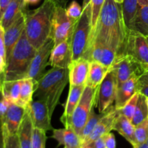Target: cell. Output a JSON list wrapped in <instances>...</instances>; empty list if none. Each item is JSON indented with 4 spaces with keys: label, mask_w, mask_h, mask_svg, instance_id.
I'll list each match as a JSON object with an SVG mask.
<instances>
[{
    "label": "cell",
    "mask_w": 148,
    "mask_h": 148,
    "mask_svg": "<svg viewBox=\"0 0 148 148\" xmlns=\"http://www.w3.org/2000/svg\"></svg>",
    "instance_id": "cell-57"
},
{
    "label": "cell",
    "mask_w": 148,
    "mask_h": 148,
    "mask_svg": "<svg viewBox=\"0 0 148 148\" xmlns=\"http://www.w3.org/2000/svg\"><path fill=\"white\" fill-rule=\"evenodd\" d=\"M123 1H124V0H115V1H116L117 3H119V4H122Z\"/></svg>",
    "instance_id": "cell-50"
},
{
    "label": "cell",
    "mask_w": 148,
    "mask_h": 148,
    "mask_svg": "<svg viewBox=\"0 0 148 148\" xmlns=\"http://www.w3.org/2000/svg\"><path fill=\"white\" fill-rule=\"evenodd\" d=\"M129 31L123 17L121 4L115 0H105L96 27L91 35L88 51L93 43H98L111 48L117 55L123 54Z\"/></svg>",
    "instance_id": "cell-1"
},
{
    "label": "cell",
    "mask_w": 148,
    "mask_h": 148,
    "mask_svg": "<svg viewBox=\"0 0 148 148\" xmlns=\"http://www.w3.org/2000/svg\"><path fill=\"white\" fill-rule=\"evenodd\" d=\"M117 56V53L115 50L108 46H104L103 49L102 56L99 63L103 64L106 67L111 68L115 61L116 57Z\"/></svg>",
    "instance_id": "cell-33"
},
{
    "label": "cell",
    "mask_w": 148,
    "mask_h": 148,
    "mask_svg": "<svg viewBox=\"0 0 148 148\" xmlns=\"http://www.w3.org/2000/svg\"><path fill=\"white\" fill-rule=\"evenodd\" d=\"M90 145H92L94 148H106V147L105 143H104V140L102 137H100L99 139L96 140L95 141H94L93 143H92L91 144H90Z\"/></svg>",
    "instance_id": "cell-41"
},
{
    "label": "cell",
    "mask_w": 148,
    "mask_h": 148,
    "mask_svg": "<svg viewBox=\"0 0 148 148\" xmlns=\"http://www.w3.org/2000/svg\"><path fill=\"white\" fill-rule=\"evenodd\" d=\"M147 145H148V139H147Z\"/></svg>",
    "instance_id": "cell-54"
},
{
    "label": "cell",
    "mask_w": 148,
    "mask_h": 148,
    "mask_svg": "<svg viewBox=\"0 0 148 148\" xmlns=\"http://www.w3.org/2000/svg\"><path fill=\"white\" fill-rule=\"evenodd\" d=\"M28 112L33 127L45 132L53 130L51 125V117L49 114V108L45 101L42 100L33 101L26 108Z\"/></svg>",
    "instance_id": "cell-12"
},
{
    "label": "cell",
    "mask_w": 148,
    "mask_h": 148,
    "mask_svg": "<svg viewBox=\"0 0 148 148\" xmlns=\"http://www.w3.org/2000/svg\"><path fill=\"white\" fill-rule=\"evenodd\" d=\"M25 113V108L11 103L5 116L1 120L4 130L9 134H17Z\"/></svg>",
    "instance_id": "cell-17"
},
{
    "label": "cell",
    "mask_w": 148,
    "mask_h": 148,
    "mask_svg": "<svg viewBox=\"0 0 148 148\" xmlns=\"http://www.w3.org/2000/svg\"><path fill=\"white\" fill-rule=\"evenodd\" d=\"M98 91V87L94 88L85 86L80 100L72 116L62 121L65 128L71 129L78 135H80L91 111L96 103Z\"/></svg>",
    "instance_id": "cell-6"
},
{
    "label": "cell",
    "mask_w": 148,
    "mask_h": 148,
    "mask_svg": "<svg viewBox=\"0 0 148 148\" xmlns=\"http://www.w3.org/2000/svg\"><path fill=\"white\" fill-rule=\"evenodd\" d=\"M92 9L91 4L83 9L81 17L75 23L72 36V62L83 58L89 48L92 35Z\"/></svg>",
    "instance_id": "cell-5"
},
{
    "label": "cell",
    "mask_w": 148,
    "mask_h": 148,
    "mask_svg": "<svg viewBox=\"0 0 148 148\" xmlns=\"http://www.w3.org/2000/svg\"><path fill=\"white\" fill-rule=\"evenodd\" d=\"M110 68L103 66L99 62H91L86 85L91 88H98L106 77Z\"/></svg>",
    "instance_id": "cell-25"
},
{
    "label": "cell",
    "mask_w": 148,
    "mask_h": 148,
    "mask_svg": "<svg viewBox=\"0 0 148 148\" xmlns=\"http://www.w3.org/2000/svg\"><path fill=\"white\" fill-rule=\"evenodd\" d=\"M134 137L137 145L147 143L148 139V119L134 127Z\"/></svg>",
    "instance_id": "cell-31"
},
{
    "label": "cell",
    "mask_w": 148,
    "mask_h": 148,
    "mask_svg": "<svg viewBox=\"0 0 148 148\" xmlns=\"http://www.w3.org/2000/svg\"><path fill=\"white\" fill-rule=\"evenodd\" d=\"M105 113L106 111L105 112L100 113L99 114H96L95 111H94V108H92L90 114L89 118H88V121H87L86 124H85V127H84L83 130H82V133L79 135L80 140L82 141V143L88 138V136L92 133V132L95 129V126L97 125L98 121L101 120V119Z\"/></svg>",
    "instance_id": "cell-29"
},
{
    "label": "cell",
    "mask_w": 148,
    "mask_h": 148,
    "mask_svg": "<svg viewBox=\"0 0 148 148\" xmlns=\"http://www.w3.org/2000/svg\"><path fill=\"white\" fill-rule=\"evenodd\" d=\"M26 6L23 0H12L10 1L1 19V23L4 30L25 11Z\"/></svg>",
    "instance_id": "cell-21"
},
{
    "label": "cell",
    "mask_w": 148,
    "mask_h": 148,
    "mask_svg": "<svg viewBox=\"0 0 148 148\" xmlns=\"http://www.w3.org/2000/svg\"><path fill=\"white\" fill-rule=\"evenodd\" d=\"M91 0H83V2H82V9L86 8L88 6H89L90 4Z\"/></svg>",
    "instance_id": "cell-47"
},
{
    "label": "cell",
    "mask_w": 148,
    "mask_h": 148,
    "mask_svg": "<svg viewBox=\"0 0 148 148\" xmlns=\"http://www.w3.org/2000/svg\"><path fill=\"white\" fill-rule=\"evenodd\" d=\"M46 139V132L33 128L32 148H45Z\"/></svg>",
    "instance_id": "cell-34"
},
{
    "label": "cell",
    "mask_w": 148,
    "mask_h": 148,
    "mask_svg": "<svg viewBox=\"0 0 148 148\" xmlns=\"http://www.w3.org/2000/svg\"><path fill=\"white\" fill-rule=\"evenodd\" d=\"M56 4L44 0L43 4L33 11H25V32L32 46L38 50L51 37V25Z\"/></svg>",
    "instance_id": "cell-2"
},
{
    "label": "cell",
    "mask_w": 148,
    "mask_h": 148,
    "mask_svg": "<svg viewBox=\"0 0 148 148\" xmlns=\"http://www.w3.org/2000/svg\"><path fill=\"white\" fill-rule=\"evenodd\" d=\"M117 114H118V110L116 109L115 106H110L106 111L103 116L98 121L92 133L82 143V147L88 145L96 140L99 139L100 137H102L107 133L111 132V130H113L114 123Z\"/></svg>",
    "instance_id": "cell-13"
},
{
    "label": "cell",
    "mask_w": 148,
    "mask_h": 148,
    "mask_svg": "<svg viewBox=\"0 0 148 148\" xmlns=\"http://www.w3.org/2000/svg\"><path fill=\"white\" fill-rule=\"evenodd\" d=\"M51 137L59 143V146L64 145V148H80L82 141L77 134L71 129H53Z\"/></svg>",
    "instance_id": "cell-19"
},
{
    "label": "cell",
    "mask_w": 148,
    "mask_h": 148,
    "mask_svg": "<svg viewBox=\"0 0 148 148\" xmlns=\"http://www.w3.org/2000/svg\"><path fill=\"white\" fill-rule=\"evenodd\" d=\"M33 128L34 127L31 118L26 110L24 118L17 131V135L21 148H32Z\"/></svg>",
    "instance_id": "cell-23"
},
{
    "label": "cell",
    "mask_w": 148,
    "mask_h": 148,
    "mask_svg": "<svg viewBox=\"0 0 148 148\" xmlns=\"http://www.w3.org/2000/svg\"><path fill=\"white\" fill-rule=\"evenodd\" d=\"M110 69L113 70L115 74L117 87L132 77H139L148 70L143 64L127 53L117 55Z\"/></svg>",
    "instance_id": "cell-7"
},
{
    "label": "cell",
    "mask_w": 148,
    "mask_h": 148,
    "mask_svg": "<svg viewBox=\"0 0 148 148\" xmlns=\"http://www.w3.org/2000/svg\"><path fill=\"white\" fill-rule=\"evenodd\" d=\"M72 62L71 38L54 46L50 58L49 65L51 67L68 68Z\"/></svg>",
    "instance_id": "cell-15"
},
{
    "label": "cell",
    "mask_w": 148,
    "mask_h": 148,
    "mask_svg": "<svg viewBox=\"0 0 148 148\" xmlns=\"http://www.w3.org/2000/svg\"><path fill=\"white\" fill-rule=\"evenodd\" d=\"M54 47V41L51 37L49 38L46 43L36 51L32 60L25 78H31L38 81L45 73V69L49 65L51 53Z\"/></svg>",
    "instance_id": "cell-10"
},
{
    "label": "cell",
    "mask_w": 148,
    "mask_h": 148,
    "mask_svg": "<svg viewBox=\"0 0 148 148\" xmlns=\"http://www.w3.org/2000/svg\"><path fill=\"white\" fill-rule=\"evenodd\" d=\"M66 12L69 18L74 22H76L82 15L83 9H82V7H81L78 4L77 1L74 0L69 4V7L66 9Z\"/></svg>",
    "instance_id": "cell-35"
},
{
    "label": "cell",
    "mask_w": 148,
    "mask_h": 148,
    "mask_svg": "<svg viewBox=\"0 0 148 148\" xmlns=\"http://www.w3.org/2000/svg\"><path fill=\"white\" fill-rule=\"evenodd\" d=\"M104 140L106 147V148H116V143L115 136L111 132L107 133L103 136Z\"/></svg>",
    "instance_id": "cell-39"
},
{
    "label": "cell",
    "mask_w": 148,
    "mask_h": 148,
    "mask_svg": "<svg viewBox=\"0 0 148 148\" xmlns=\"http://www.w3.org/2000/svg\"><path fill=\"white\" fill-rule=\"evenodd\" d=\"M0 22H1V11H0Z\"/></svg>",
    "instance_id": "cell-52"
},
{
    "label": "cell",
    "mask_w": 148,
    "mask_h": 148,
    "mask_svg": "<svg viewBox=\"0 0 148 148\" xmlns=\"http://www.w3.org/2000/svg\"><path fill=\"white\" fill-rule=\"evenodd\" d=\"M147 40H148V38H147Z\"/></svg>",
    "instance_id": "cell-55"
},
{
    "label": "cell",
    "mask_w": 148,
    "mask_h": 148,
    "mask_svg": "<svg viewBox=\"0 0 148 148\" xmlns=\"http://www.w3.org/2000/svg\"><path fill=\"white\" fill-rule=\"evenodd\" d=\"M148 118L147 98L145 95L139 93L138 101L137 103L135 112L133 116L132 122L134 126L138 125Z\"/></svg>",
    "instance_id": "cell-28"
},
{
    "label": "cell",
    "mask_w": 148,
    "mask_h": 148,
    "mask_svg": "<svg viewBox=\"0 0 148 148\" xmlns=\"http://www.w3.org/2000/svg\"><path fill=\"white\" fill-rule=\"evenodd\" d=\"M10 104H11V102L7 98H4L1 92V95H0V119L2 120L4 118Z\"/></svg>",
    "instance_id": "cell-38"
},
{
    "label": "cell",
    "mask_w": 148,
    "mask_h": 148,
    "mask_svg": "<svg viewBox=\"0 0 148 148\" xmlns=\"http://www.w3.org/2000/svg\"><path fill=\"white\" fill-rule=\"evenodd\" d=\"M117 91V81L115 74L110 69L106 77L98 87L96 106L100 113L105 112L115 101Z\"/></svg>",
    "instance_id": "cell-9"
},
{
    "label": "cell",
    "mask_w": 148,
    "mask_h": 148,
    "mask_svg": "<svg viewBox=\"0 0 148 148\" xmlns=\"http://www.w3.org/2000/svg\"><path fill=\"white\" fill-rule=\"evenodd\" d=\"M90 62L84 58L72 61L69 65V85H86Z\"/></svg>",
    "instance_id": "cell-16"
},
{
    "label": "cell",
    "mask_w": 148,
    "mask_h": 148,
    "mask_svg": "<svg viewBox=\"0 0 148 148\" xmlns=\"http://www.w3.org/2000/svg\"><path fill=\"white\" fill-rule=\"evenodd\" d=\"M133 148H148V145L147 143H143V144H140V145H136L135 147H133Z\"/></svg>",
    "instance_id": "cell-48"
},
{
    "label": "cell",
    "mask_w": 148,
    "mask_h": 148,
    "mask_svg": "<svg viewBox=\"0 0 148 148\" xmlns=\"http://www.w3.org/2000/svg\"><path fill=\"white\" fill-rule=\"evenodd\" d=\"M86 85L75 86V85H69V91L68 94V98L66 100V104L64 107V112L61 116V121H64L66 119L69 118L72 116L74 110L77 106L81 96L82 95L84 89Z\"/></svg>",
    "instance_id": "cell-24"
},
{
    "label": "cell",
    "mask_w": 148,
    "mask_h": 148,
    "mask_svg": "<svg viewBox=\"0 0 148 148\" xmlns=\"http://www.w3.org/2000/svg\"><path fill=\"white\" fill-rule=\"evenodd\" d=\"M80 148H94V147H92V145H88L82 146V147H81Z\"/></svg>",
    "instance_id": "cell-49"
},
{
    "label": "cell",
    "mask_w": 148,
    "mask_h": 148,
    "mask_svg": "<svg viewBox=\"0 0 148 148\" xmlns=\"http://www.w3.org/2000/svg\"><path fill=\"white\" fill-rule=\"evenodd\" d=\"M0 55L7 61L6 58V48L4 41V28L0 22Z\"/></svg>",
    "instance_id": "cell-40"
},
{
    "label": "cell",
    "mask_w": 148,
    "mask_h": 148,
    "mask_svg": "<svg viewBox=\"0 0 148 148\" xmlns=\"http://www.w3.org/2000/svg\"><path fill=\"white\" fill-rule=\"evenodd\" d=\"M52 1L56 4V6H60L62 7H66V4H67L68 0H51Z\"/></svg>",
    "instance_id": "cell-45"
},
{
    "label": "cell",
    "mask_w": 148,
    "mask_h": 148,
    "mask_svg": "<svg viewBox=\"0 0 148 148\" xmlns=\"http://www.w3.org/2000/svg\"><path fill=\"white\" fill-rule=\"evenodd\" d=\"M69 82L68 68L59 67H52L38 81L36 96L46 103L51 116L59 103L61 95Z\"/></svg>",
    "instance_id": "cell-3"
},
{
    "label": "cell",
    "mask_w": 148,
    "mask_h": 148,
    "mask_svg": "<svg viewBox=\"0 0 148 148\" xmlns=\"http://www.w3.org/2000/svg\"><path fill=\"white\" fill-rule=\"evenodd\" d=\"M130 30L140 33L148 38V5H139L135 17L128 26Z\"/></svg>",
    "instance_id": "cell-22"
},
{
    "label": "cell",
    "mask_w": 148,
    "mask_h": 148,
    "mask_svg": "<svg viewBox=\"0 0 148 148\" xmlns=\"http://www.w3.org/2000/svg\"><path fill=\"white\" fill-rule=\"evenodd\" d=\"M3 127V125H2ZM4 137V147L5 148H21L18 135L17 134H9L3 127Z\"/></svg>",
    "instance_id": "cell-37"
},
{
    "label": "cell",
    "mask_w": 148,
    "mask_h": 148,
    "mask_svg": "<svg viewBox=\"0 0 148 148\" xmlns=\"http://www.w3.org/2000/svg\"><path fill=\"white\" fill-rule=\"evenodd\" d=\"M147 119H148V118H147Z\"/></svg>",
    "instance_id": "cell-58"
},
{
    "label": "cell",
    "mask_w": 148,
    "mask_h": 148,
    "mask_svg": "<svg viewBox=\"0 0 148 148\" xmlns=\"http://www.w3.org/2000/svg\"><path fill=\"white\" fill-rule=\"evenodd\" d=\"M7 67V61L0 55V75H4Z\"/></svg>",
    "instance_id": "cell-43"
},
{
    "label": "cell",
    "mask_w": 148,
    "mask_h": 148,
    "mask_svg": "<svg viewBox=\"0 0 148 148\" xmlns=\"http://www.w3.org/2000/svg\"><path fill=\"white\" fill-rule=\"evenodd\" d=\"M37 88L38 81L31 78L22 79L20 98L16 104L25 108H27V106L33 101V94L36 92Z\"/></svg>",
    "instance_id": "cell-26"
},
{
    "label": "cell",
    "mask_w": 148,
    "mask_h": 148,
    "mask_svg": "<svg viewBox=\"0 0 148 148\" xmlns=\"http://www.w3.org/2000/svg\"><path fill=\"white\" fill-rule=\"evenodd\" d=\"M36 51L28 40L24 30L7 60L2 82L25 79Z\"/></svg>",
    "instance_id": "cell-4"
},
{
    "label": "cell",
    "mask_w": 148,
    "mask_h": 148,
    "mask_svg": "<svg viewBox=\"0 0 148 148\" xmlns=\"http://www.w3.org/2000/svg\"><path fill=\"white\" fill-rule=\"evenodd\" d=\"M26 11V10H25ZM25 11L4 30V41L7 60L11 54L16 43L20 40L25 28Z\"/></svg>",
    "instance_id": "cell-14"
},
{
    "label": "cell",
    "mask_w": 148,
    "mask_h": 148,
    "mask_svg": "<svg viewBox=\"0 0 148 148\" xmlns=\"http://www.w3.org/2000/svg\"><path fill=\"white\" fill-rule=\"evenodd\" d=\"M26 5L28 4H36L40 1V0H23Z\"/></svg>",
    "instance_id": "cell-46"
},
{
    "label": "cell",
    "mask_w": 148,
    "mask_h": 148,
    "mask_svg": "<svg viewBox=\"0 0 148 148\" xmlns=\"http://www.w3.org/2000/svg\"><path fill=\"white\" fill-rule=\"evenodd\" d=\"M138 98L139 93L137 92V93H135L132 97L131 99L125 104V106H124L121 109L118 110L120 114L125 116L127 117V118H128L130 121L132 120L133 116H134L136 106H137V101H138Z\"/></svg>",
    "instance_id": "cell-32"
},
{
    "label": "cell",
    "mask_w": 148,
    "mask_h": 148,
    "mask_svg": "<svg viewBox=\"0 0 148 148\" xmlns=\"http://www.w3.org/2000/svg\"><path fill=\"white\" fill-rule=\"evenodd\" d=\"M137 77H132L127 81L117 87L115 98V108L120 110L131 99L132 97L137 93Z\"/></svg>",
    "instance_id": "cell-18"
},
{
    "label": "cell",
    "mask_w": 148,
    "mask_h": 148,
    "mask_svg": "<svg viewBox=\"0 0 148 148\" xmlns=\"http://www.w3.org/2000/svg\"><path fill=\"white\" fill-rule=\"evenodd\" d=\"M137 91L138 93L148 98V70L137 78Z\"/></svg>",
    "instance_id": "cell-36"
},
{
    "label": "cell",
    "mask_w": 148,
    "mask_h": 148,
    "mask_svg": "<svg viewBox=\"0 0 148 148\" xmlns=\"http://www.w3.org/2000/svg\"><path fill=\"white\" fill-rule=\"evenodd\" d=\"M22 79L14 81H3L1 95L13 103H17L20 98Z\"/></svg>",
    "instance_id": "cell-27"
},
{
    "label": "cell",
    "mask_w": 148,
    "mask_h": 148,
    "mask_svg": "<svg viewBox=\"0 0 148 148\" xmlns=\"http://www.w3.org/2000/svg\"><path fill=\"white\" fill-rule=\"evenodd\" d=\"M0 95H1V93H0Z\"/></svg>",
    "instance_id": "cell-56"
},
{
    "label": "cell",
    "mask_w": 148,
    "mask_h": 148,
    "mask_svg": "<svg viewBox=\"0 0 148 148\" xmlns=\"http://www.w3.org/2000/svg\"><path fill=\"white\" fill-rule=\"evenodd\" d=\"M147 106H148V98H147Z\"/></svg>",
    "instance_id": "cell-53"
},
{
    "label": "cell",
    "mask_w": 148,
    "mask_h": 148,
    "mask_svg": "<svg viewBox=\"0 0 148 148\" xmlns=\"http://www.w3.org/2000/svg\"><path fill=\"white\" fill-rule=\"evenodd\" d=\"M134 126L132 121L128 118L120 114L118 111V114L114 123L113 130H115L123 137L126 139L133 147L137 145L134 137Z\"/></svg>",
    "instance_id": "cell-20"
},
{
    "label": "cell",
    "mask_w": 148,
    "mask_h": 148,
    "mask_svg": "<svg viewBox=\"0 0 148 148\" xmlns=\"http://www.w3.org/2000/svg\"><path fill=\"white\" fill-rule=\"evenodd\" d=\"M122 14L125 24L128 27L132 20L135 17L138 10L139 4L137 0H124L121 4Z\"/></svg>",
    "instance_id": "cell-30"
},
{
    "label": "cell",
    "mask_w": 148,
    "mask_h": 148,
    "mask_svg": "<svg viewBox=\"0 0 148 148\" xmlns=\"http://www.w3.org/2000/svg\"><path fill=\"white\" fill-rule=\"evenodd\" d=\"M124 53L131 55L148 69V40L144 36L130 30Z\"/></svg>",
    "instance_id": "cell-11"
},
{
    "label": "cell",
    "mask_w": 148,
    "mask_h": 148,
    "mask_svg": "<svg viewBox=\"0 0 148 148\" xmlns=\"http://www.w3.org/2000/svg\"><path fill=\"white\" fill-rule=\"evenodd\" d=\"M0 148H5L4 147V131H3L2 121H1V119H0Z\"/></svg>",
    "instance_id": "cell-44"
},
{
    "label": "cell",
    "mask_w": 148,
    "mask_h": 148,
    "mask_svg": "<svg viewBox=\"0 0 148 148\" xmlns=\"http://www.w3.org/2000/svg\"><path fill=\"white\" fill-rule=\"evenodd\" d=\"M76 22L67 15L66 8L56 6L51 25V37L53 39L54 46L71 38L74 25Z\"/></svg>",
    "instance_id": "cell-8"
},
{
    "label": "cell",
    "mask_w": 148,
    "mask_h": 148,
    "mask_svg": "<svg viewBox=\"0 0 148 148\" xmlns=\"http://www.w3.org/2000/svg\"><path fill=\"white\" fill-rule=\"evenodd\" d=\"M1 86H2V83H1V81H0V93L1 92Z\"/></svg>",
    "instance_id": "cell-51"
},
{
    "label": "cell",
    "mask_w": 148,
    "mask_h": 148,
    "mask_svg": "<svg viewBox=\"0 0 148 148\" xmlns=\"http://www.w3.org/2000/svg\"><path fill=\"white\" fill-rule=\"evenodd\" d=\"M12 0H0V11H1V19L2 17L4 11L7 9V6L10 3Z\"/></svg>",
    "instance_id": "cell-42"
}]
</instances>
